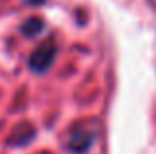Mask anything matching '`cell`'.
<instances>
[{"label":"cell","instance_id":"cell-3","mask_svg":"<svg viewBox=\"0 0 156 154\" xmlns=\"http://www.w3.org/2000/svg\"><path fill=\"white\" fill-rule=\"evenodd\" d=\"M44 28H46V24H44L42 18H28L26 22L22 24L20 32H22L26 38H36V36H40L44 32Z\"/></svg>","mask_w":156,"mask_h":154},{"label":"cell","instance_id":"cell-1","mask_svg":"<svg viewBox=\"0 0 156 154\" xmlns=\"http://www.w3.org/2000/svg\"><path fill=\"white\" fill-rule=\"evenodd\" d=\"M97 140V128L93 123H83V124H77L71 132H69V138H67V148L71 152L79 154L85 152L93 146V142Z\"/></svg>","mask_w":156,"mask_h":154},{"label":"cell","instance_id":"cell-2","mask_svg":"<svg viewBox=\"0 0 156 154\" xmlns=\"http://www.w3.org/2000/svg\"><path fill=\"white\" fill-rule=\"evenodd\" d=\"M55 55H57V44L53 42V40L44 42L42 46L32 54V58H30V69L36 71V73H46V71L51 67Z\"/></svg>","mask_w":156,"mask_h":154},{"label":"cell","instance_id":"cell-4","mask_svg":"<svg viewBox=\"0 0 156 154\" xmlns=\"http://www.w3.org/2000/svg\"><path fill=\"white\" fill-rule=\"evenodd\" d=\"M26 4H32V6H40V4H44L46 0H24Z\"/></svg>","mask_w":156,"mask_h":154}]
</instances>
